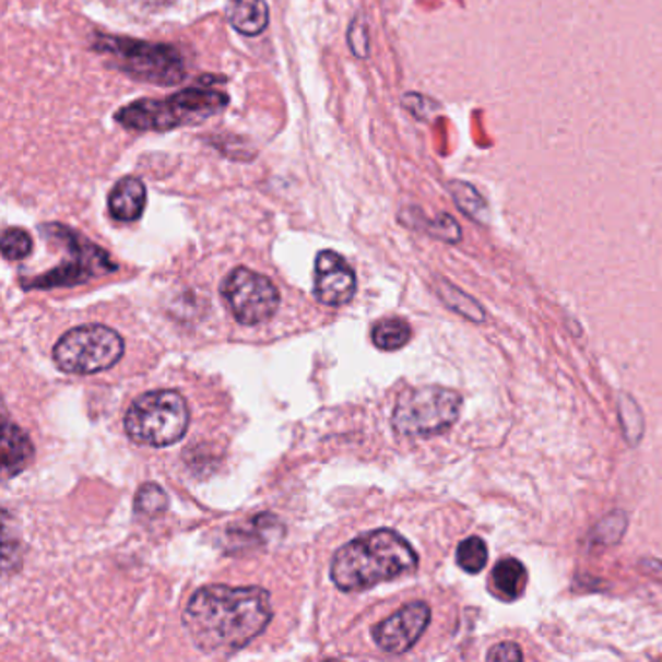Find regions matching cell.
<instances>
[{
  "label": "cell",
  "instance_id": "cell-8",
  "mask_svg": "<svg viewBox=\"0 0 662 662\" xmlns=\"http://www.w3.org/2000/svg\"><path fill=\"white\" fill-rule=\"evenodd\" d=\"M45 236L59 239L67 251H69V261L61 262L57 269L44 272L32 280H24V288L32 289H51L69 288V286H79L87 280L96 276H105L109 272L117 271V264L111 261V257L105 253L102 247L87 241L84 237L72 232L69 227L51 224V226L42 227Z\"/></svg>",
  "mask_w": 662,
  "mask_h": 662
},
{
  "label": "cell",
  "instance_id": "cell-3",
  "mask_svg": "<svg viewBox=\"0 0 662 662\" xmlns=\"http://www.w3.org/2000/svg\"><path fill=\"white\" fill-rule=\"evenodd\" d=\"M229 97L224 92L212 87H187L166 99H139L125 105L115 115V121L131 131H172L206 121L226 109Z\"/></svg>",
  "mask_w": 662,
  "mask_h": 662
},
{
  "label": "cell",
  "instance_id": "cell-12",
  "mask_svg": "<svg viewBox=\"0 0 662 662\" xmlns=\"http://www.w3.org/2000/svg\"><path fill=\"white\" fill-rule=\"evenodd\" d=\"M146 185L139 177H122L109 192V214L119 222H137L146 209Z\"/></svg>",
  "mask_w": 662,
  "mask_h": 662
},
{
  "label": "cell",
  "instance_id": "cell-14",
  "mask_svg": "<svg viewBox=\"0 0 662 662\" xmlns=\"http://www.w3.org/2000/svg\"><path fill=\"white\" fill-rule=\"evenodd\" d=\"M226 16L237 34L257 37L269 26L271 12L264 0H229Z\"/></svg>",
  "mask_w": 662,
  "mask_h": 662
},
{
  "label": "cell",
  "instance_id": "cell-7",
  "mask_svg": "<svg viewBox=\"0 0 662 662\" xmlns=\"http://www.w3.org/2000/svg\"><path fill=\"white\" fill-rule=\"evenodd\" d=\"M125 354L121 334L105 324H82L62 334L52 348L57 367L70 375H94L111 369Z\"/></svg>",
  "mask_w": 662,
  "mask_h": 662
},
{
  "label": "cell",
  "instance_id": "cell-10",
  "mask_svg": "<svg viewBox=\"0 0 662 662\" xmlns=\"http://www.w3.org/2000/svg\"><path fill=\"white\" fill-rule=\"evenodd\" d=\"M432 619L426 602H410L401 611L379 622L371 636L377 647L389 654H402L416 646Z\"/></svg>",
  "mask_w": 662,
  "mask_h": 662
},
{
  "label": "cell",
  "instance_id": "cell-5",
  "mask_svg": "<svg viewBox=\"0 0 662 662\" xmlns=\"http://www.w3.org/2000/svg\"><path fill=\"white\" fill-rule=\"evenodd\" d=\"M191 422L189 404L177 391H150L125 414V432L134 444L167 447L184 439Z\"/></svg>",
  "mask_w": 662,
  "mask_h": 662
},
{
  "label": "cell",
  "instance_id": "cell-22",
  "mask_svg": "<svg viewBox=\"0 0 662 662\" xmlns=\"http://www.w3.org/2000/svg\"><path fill=\"white\" fill-rule=\"evenodd\" d=\"M419 216H422V212H419ZM414 227H419V229L427 232L429 236L447 241V244L461 241V226L449 214H441L436 220L422 218V224H416Z\"/></svg>",
  "mask_w": 662,
  "mask_h": 662
},
{
  "label": "cell",
  "instance_id": "cell-25",
  "mask_svg": "<svg viewBox=\"0 0 662 662\" xmlns=\"http://www.w3.org/2000/svg\"><path fill=\"white\" fill-rule=\"evenodd\" d=\"M154 2H159V4H169V2H174V0H154Z\"/></svg>",
  "mask_w": 662,
  "mask_h": 662
},
{
  "label": "cell",
  "instance_id": "cell-23",
  "mask_svg": "<svg viewBox=\"0 0 662 662\" xmlns=\"http://www.w3.org/2000/svg\"><path fill=\"white\" fill-rule=\"evenodd\" d=\"M348 44L352 52L359 57V59H366L369 55V34H367L366 22L364 17H354L348 29Z\"/></svg>",
  "mask_w": 662,
  "mask_h": 662
},
{
  "label": "cell",
  "instance_id": "cell-4",
  "mask_svg": "<svg viewBox=\"0 0 662 662\" xmlns=\"http://www.w3.org/2000/svg\"><path fill=\"white\" fill-rule=\"evenodd\" d=\"M94 51L104 55L109 67L121 70L127 76L159 86L179 84L187 74L181 52L172 45L99 34L94 42Z\"/></svg>",
  "mask_w": 662,
  "mask_h": 662
},
{
  "label": "cell",
  "instance_id": "cell-6",
  "mask_svg": "<svg viewBox=\"0 0 662 662\" xmlns=\"http://www.w3.org/2000/svg\"><path fill=\"white\" fill-rule=\"evenodd\" d=\"M459 392L445 387H418L402 392L392 412V427L406 437L439 436L453 426L461 414Z\"/></svg>",
  "mask_w": 662,
  "mask_h": 662
},
{
  "label": "cell",
  "instance_id": "cell-1",
  "mask_svg": "<svg viewBox=\"0 0 662 662\" xmlns=\"http://www.w3.org/2000/svg\"><path fill=\"white\" fill-rule=\"evenodd\" d=\"M271 593L262 587L206 584L192 594L184 626L204 653L229 654L249 646L269 628Z\"/></svg>",
  "mask_w": 662,
  "mask_h": 662
},
{
  "label": "cell",
  "instance_id": "cell-21",
  "mask_svg": "<svg viewBox=\"0 0 662 662\" xmlns=\"http://www.w3.org/2000/svg\"><path fill=\"white\" fill-rule=\"evenodd\" d=\"M2 255L4 259L9 261H22L26 259L27 255L32 253L34 249V241L27 234L26 229L22 227H9L2 236V244H0Z\"/></svg>",
  "mask_w": 662,
  "mask_h": 662
},
{
  "label": "cell",
  "instance_id": "cell-17",
  "mask_svg": "<svg viewBox=\"0 0 662 662\" xmlns=\"http://www.w3.org/2000/svg\"><path fill=\"white\" fill-rule=\"evenodd\" d=\"M449 191H451V197H453V201L457 202V206L472 220H482L486 218V214H488V202L486 199L480 194L471 184H464V181H453V184L449 185Z\"/></svg>",
  "mask_w": 662,
  "mask_h": 662
},
{
  "label": "cell",
  "instance_id": "cell-19",
  "mask_svg": "<svg viewBox=\"0 0 662 662\" xmlns=\"http://www.w3.org/2000/svg\"><path fill=\"white\" fill-rule=\"evenodd\" d=\"M457 564L466 574H480L488 564V546L478 536H469L457 548Z\"/></svg>",
  "mask_w": 662,
  "mask_h": 662
},
{
  "label": "cell",
  "instance_id": "cell-11",
  "mask_svg": "<svg viewBox=\"0 0 662 662\" xmlns=\"http://www.w3.org/2000/svg\"><path fill=\"white\" fill-rule=\"evenodd\" d=\"M356 272L344 257L321 251L315 261V297L329 307L346 306L356 296Z\"/></svg>",
  "mask_w": 662,
  "mask_h": 662
},
{
  "label": "cell",
  "instance_id": "cell-18",
  "mask_svg": "<svg viewBox=\"0 0 662 662\" xmlns=\"http://www.w3.org/2000/svg\"><path fill=\"white\" fill-rule=\"evenodd\" d=\"M439 296H441V299H444L447 306L451 307L457 314L462 315V317L471 319L474 323H482V321H484L486 314H484V309L480 307L478 302L466 296L461 289L454 288L449 282H441Z\"/></svg>",
  "mask_w": 662,
  "mask_h": 662
},
{
  "label": "cell",
  "instance_id": "cell-13",
  "mask_svg": "<svg viewBox=\"0 0 662 662\" xmlns=\"http://www.w3.org/2000/svg\"><path fill=\"white\" fill-rule=\"evenodd\" d=\"M34 444L26 432L7 422L2 432V474L7 478L16 476L34 461Z\"/></svg>",
  "mask_w": 662,
  "mask_h": 662
},
{
  "label": "cell",
  "instance_id": "cell-15",
  "mask_svg": "<svg viewBox=\"0 0 662 662\" xmlns=\"http://www.w3.org/2000/svg\"><path fill=\"white\" fill-rule=\"evenodd\" d=\"M527 579H529L527 569L519 559H501L494 567V584H496L497 591L511 601L519 599L524 593Z\"/></svg>",
  "mask_w": 662,
  "mask_h": 662
},
{
  "label": "cell",
  "instance_id": "cell-16",
  "mask_svg": "<svg viewBox=\"0 0 662 662\" xmlns=\"http://www.w3.org/2000/svg\"><path fill=\"white\" fill-rule=\"evenodd\" d=\"M410 336H412L410 324L399 317L381 319L371 329V340H374L375 346L385 352L404 348L410 342Z\"/></svg>",
  "mask_w": 662,
  "mask_h": 662
},
{
  "label": "cell",
  "instance_id": "cell-2",
  "mask_svg": "<svg viewBox=\"0 0 662 662\" xmlns=\"http://www.w3.org/2000/svg\"><path fill=\"white\" fill-rule=\"evenodd\" d=\"M418 556L406 539L391 529L366 532L334 554L331 577L344 593L366 591L375 584L416 571Z\"/></svg>",
  "mask_w": 662,
  "mask_h": 662
},
{
  "label": "cell",
  "instance_id": "cell-9",
  "mask_svg": "<svg viewBox=\"0 0 662 662\" xmlns=\"http://www.w3.org/2000/svg\"><path fill=\"white\" fill-rule=\"evenodd\" d=\"M222 297L237 323L255 327L267 323L280 306L279 288L264 274L239 267L222 282Z\"/></svg>",
  "mask_w": 662,
  "mask_h": 662
},
{
  "label": "cell",
  "instance_id": "cell-24",
  "mask_svg": "<svg viewBox=\"0 0 662 662\" xmlns=\"http://www.w3.org/2000/svg\"><path fill=\"white\" fill-rule=\"evenodd\" d=\"M523 651L515 643H499L488 653V661H521Z\"/></svg>",
  "mask_w": 662,
  "mask_h": 662
},
{
  "label": "cell",
  "instance_id": "cell-20",
  "mask_svg": "<svg viewBox=\"0 0 662 662\" xmlns=\"http://www.w3.org/2000/svg\"><path fill=\"white\" fill-rule=\"evenodd\" d=\"M167 504H169V499H167L166 492L154 482L140 486L137 497H134L137 513L146 515V517H156V515L164 513Z\"/></svg>",
  "mask_w": 662,
  "mask_h": 662
}]
</instances>
